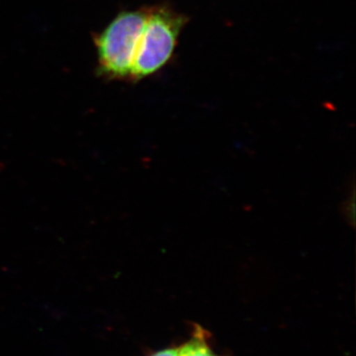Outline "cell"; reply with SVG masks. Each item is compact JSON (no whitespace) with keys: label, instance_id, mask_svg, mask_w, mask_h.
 <instances>
[{"label":"cell","instance_id":"6da1fadb","mask_svg":"<svg viewBox=\"0 0 356 356\" xmlns=\"http://www.w3.org/2000/svg\"><path fill=\"white\" fill-rule=\"evenodd\" d=\"M149 10L125 11L95 39L98 72L111 79H130L131 70Z\"/></svg>","mask_w":356,"mask_h":356},{"label":"cell","instance_id":"7a4b0ae2","mask_svg":"<svg viewBox=\"0 0 356 356\" xmlns=\"http://www.w3.org/2000/svg\"><path fill=\"white\" fill-rule=\"evenodd\" d=\"M184 16L165 7L149 10L131 70L130 79L140 81L161 70L172 57Z\"/></svg>","mask_w":356,"mask_h":356},{"label":"cell","instance_id":"3957f363","mask_svg":"<svg viewBox=\"0 0 356 356\" xmlns=\"http://www.w3.org/2000/svg\"><path fill=\"white\" fill-rule=\"evenodd\" d=\"M209 332L200 325H194L191 336L180 344V356H221L211 346Z\"/></svg>","mask_w":356,"mask_h":356},{"label":"cell","instance_id":"277c9868","mask_svg":"<svg viewBox=\"0 0 356 356\" xmlns=\"http://www.w3.org/2000/svg\"><path fill=\"white\" fill-rule=\"evenodd\" d=\"M343 214L344 218H346V222L348 224L351 225V226L355 227V187L353 188V191H351V194L350 197H348L346 201H344L343 204Z\"/></svg>","mask_w":356,"mask_h":356},{"label":"cell","instance_id":"5b68a950","mask_svg":"<svg viewBox=\"0 0 356 356\" xmlns=\"http://www.w3.org/2000/svg\"><path fill=\"white\" fill-rule=\"evenodd\" d=\"M149 356H180V348L179 346H177L163 348V350L156 351Z\"/></svg>","mask_w":356,"mask_h":356}]
</instances>
